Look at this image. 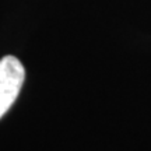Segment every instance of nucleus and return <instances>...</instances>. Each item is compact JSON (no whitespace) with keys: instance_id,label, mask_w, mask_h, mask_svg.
<instances>
[{"instance_id":"f257e3e1","label":"nucleus","mask_w":151,"mask_h":151,"mask_svg":"<svg viewBox=\"0 0 151 151\" xmlns=\"http://www.w3.org/2000/svg\"><path fill=\"white\" fill-rule=\"evenodd\" d=\"M25 78V70L16 56L0 59V119L16 102Z\"/></svg>"}]
</instances>
